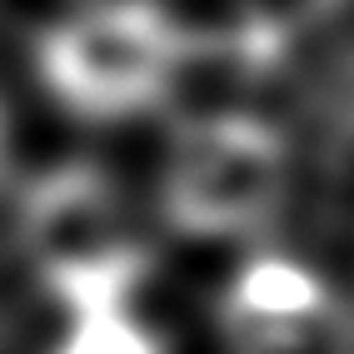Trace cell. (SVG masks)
<instances>
[{
  "instance_id": "1",
  "label": "cell",
  "mask_w": 354,
  "mask_h": 354,
  "mask_svg": "<svg viewBox=\"0 0 354 354\" xmlns=\"http://www.w3.org/2000/svg\"><path fill=\"white\" fill-rule=\"evenodd\" d=\"M30 75L75 125H135L175 100L185 30L165 0H65L30 40Z\"/></svg>"
},
{
  "instance_id": "2",
  "label": "cell",
  "mask_w": 354,
  "mask_h": 354,
  "mask_svg": "<svg viewBox=\"0 0 354 354\" xmlns=\"http://www.w3.org/2000/svg\"><path fill=\"white\" fill-rule=\"evenodd\" d=\"M160 205L170 225L209 234V230H254L290 195L295 165L290 145L259 120L195 125L175 140L160 175Z\"/></svg>"
},
{
  "instance_id": "3",
  "label": "cell",
  "mask_w": 354,
  "mask_h": 354,
  "mask_svg": "<svg viewBox=\"0 0 354 354\" xmlns=\"http://www.w3.org/2000/svg\"><path fill=\"white\" fill-rule=\"evenodd\" d=\"M40 354H170L145 324H140L135 310L125 304H105V310H80L65 315L55 339Z\"/></svg>"
},
{
  "instance_id": "4",
  "label": "cell",
  "mask_w": 354,
  "mask_h": 354,
  "mask_svg": "<svg viewBox=\"0 0 354 354\" xmlns=\"http://www.w3.org/2000/svg\"><path fill=\"white\" fill-rule=\"evenodd\" d=\"M15 160H20V125H15V105L0 85V200L15 190Z\"/></svg>"
}]
</instances>
